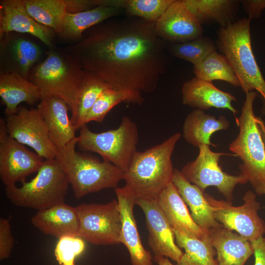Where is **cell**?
<instances>
[{"mask_svg":"<svg viewBox=\"0 0 265 265\" xmlns=\"http://www.w3.org/2000/svg\"><path fill=\"white\" fill-rule=\"evenodd\" d=\"M155 26L136 17L112 18L86 30L65 51L83 70L112 88L130 92L140 105L142 94L154 91L167 69V42Z\"/></svg>","mask_w":265,"mask_h":265,"instance_id":"obj_1","label":"cell"},{"mask_svg":"<svg viewBox=\"0 0 265 265\" xmlns=\"http://www.w3.org/2000/svg\"><path fill=\"white\" fill-rule=\"evenodd\" d=\"M181 137V133L175 132L159 144L136 151L123 180L136 197L157 200L172 182V157Z\"/></svg>","mask_w":265,"mask_h":265,"instance_id":"obj_2","label":"cell"},{"mask_svg":"<svg viewBox=\"0 0 265 265\" xmlns=\"http://www.w3.org/2000/svg\"><path fill=\"white\" fill-rule=\"evenodd\" d=\"M250 23L249 19L243 18L220 27L215 44L232 67L242 91L255 90L265 103V80L253 52Z\"/></svg>","mask_w":265,"mask_h":265,"instance_id":"obj_3","label":"cell"},{"mask_svg":"<svg viewBox=\"0 0 265 265\" xmlns=\"http://www.w3.org/2000/svg\"><path fill=\"white\" fill-rule=\"evenodd\" d=\"M78 137L57 150L56 159L67 176L75 197L79 199L104 189L116 188L124 172L110 162L77 152Z\"/></svg>","mask_w":265,"mask_h":265,"instance_id":"obj_4","label":"cell"},{"mask_svg":"<svg viewBox=\"0 0 265 265\" xmlns=\"http://www.w3.org/2000/svg\"><path fill=\"white\" fill-rule=\"evenodd\" d=\"M84 72L65 50L52 48L46 58L31 69L28 80L42 94L65 101L72 114L77 107Z\"/></svg>","mask_w":265,"mask_h":265,"instance_id":"obj_5","label":"cell"},{"mask_svg":"<svg viewBox=\"0 0 265 265\" xmlns=\"http://www.w3.org/2000/svg\"><path fill=\"white\" fill-rule=\"evenodd\" d=\"M245 94L240 115L235 119L239 132L229 148L241 160L240 174L255 190L265 184V144L253 110L258 93L252 91Z\"/></svg>","mask_w":265,"mask_h":265,"instance_id":"obj_6","label":"cell"},{"mask_svg":"<svg viewBox=\"0 0 265 265\" xmlns=\"http://www.w3.org/2000/svg\"><path fill=\"white\" fill-rule=\"evenodd\" d=\"M22 184L5 187L6 197L15 206L37 211L65 203L69 185L56 159L44 160L35 177Z\"/></svg>","mask_w":265,"mask_h":265,"instance_id":"obj_7","label":"cell"},{"mask_svg":"<svg viewBox=\"0 0 265 265\" xmlns=\"http://www.w3.org/2000/svg\"><path fill=\"white\" fill-rule=\"evenodd\" d=\"M77 145L84 152L100 155L103 160L110 162L124 173L128 169L136 152L138 141L137 125L124 116L116 129L96 133L84 125L80 128Z\"/></svg>","mask_w":265,"mask_h":265,"instance_id":"obj_8","label":"cell"},{"mask_svg":"<svg viewBox=\"0 0 265 265\" xmlns=\"http://www.w3.org/2000/svg\"><path fill=\"white\" fill-rule=\"evenodd\" d=\"M76 208L79 237L94 245L120 243L122 220L117 199L106 204L83 203Z\"/></svg>","mask_w":265,"mask_h":265,"instance_id":"obj_9","label":"cell"},{"mask_svg":"<svg viewBox=\"0 0 265 265\" xmlns=\"http://www.w3.org/2000/svg\"><path fill=\"white\" fill-rule=\"evenodd\" d=\"M198 149L197 158L185 165L181 173L189 182L203 191L209 186H215L227 201L231 202L235 186L247 183V179L240 174L232 175L222 170L219 161L226 154L213 152L209 146L205 145Z\"/></svg>","mask_w":265,"mask_h":265,"instance_id":"obj_10","label":"cell"},{"mask_svg":"<svg viewBox=\"0 0 265 265\" xmlns=\"http://www.w3.org/2000/svg\"><path fill=\"white\" fill-rule=\"evenodd\" d=\"M205 195L214 218L224 227L237 232L250 242L263 237L265 222L258 214L261 207L254 192L246 191L243 197V204L238 207L233 206L231 202Z\"/></svg>","mask_w":265,"mask_h":265,"instance_id":"obj_11","label":"cell"},{"mask_svg":"<svg viewBox=\"0 0 265 265\" xmlns=\"http://www.w3.org/2000/svg\"><path fill=\"white\" fill-rule=\"evenodd\" d=\"M5 121L10 137L31 148L44 160L56 159L57 150L37 107L20 106L15 113L5 116Z\"/></svg>","mask_w":265,"mask_h":265,"instance_id":"obj_12","label":"cell"},{"mask_svg":"<svg viewBox=\"0 0 265 265\" xmlns=\"http://www.w3.org/2000/svg\"><path fill=\"white\" fill-rule=\"evenodd\" d=\"M44 159L24 145L10 137L5 119H0V178L5 187L26 181L37 172Z\"/></svg>","mask_w":265,"mask_h":265,"instance_id":"obj_13","label":"cell"},{"mask_svg":"<svg viewBox=\"0 0 265 265\" xmlns=\"http://www.w3.org/2000/svg\"><path fill=\"white\" fill-rule=\"evenodd\" d=\"M135 204L145 214L148 231V244L154 256H163L178 263L184 253L175 243L173 229L157 200L136 197Z\"/></svg>","mask_w":265,"mask_h":265,"instance_id":"obj_14","label":"cell"},{"mask_svg":"<svg viewBox=\"0 0 265 265\" xmlns=\"http://www.w3.org/2000/svg\"><path fill=\"white\" fill-rule=\"evenodd\" d=\"M158 36L171 44L183 43L203 36V26L183 0H174L155 23Z\"/></svg>","mask_w":265,"mask_h":265,"instance_id":"obj_15","label":"cell"},{"mask_svg":"<svg viewBox=\"0 0 265 265\" xmlns=\"http://www.w3.org/2000/svg\"><path fill=\"white\" fill-rule=\"evenodd\" d=\"M114 191L121 216L120 243L128 250L132 265H153L151 253L142 244L133 214L136 197L126 186Z\"/></svg>","mask_w":265,"mask_h":265,"instance_id":"obj_16","label":"cell"},{"mask_svg":"<svg viewBox=\"0 0 265 265\" xmlns=\"http://www.w3.org/2000/svg\"><path fill=\"white\" fill-rule=\"evenodd\" d=\"M0 37L15 32L27 33L53 48L54 32L34 19L27 11L23 0H2L0 2Z\"/></svg>","mask_w":265,"mask_h":265,"instance_id":"obj_17","label":"cell"},{"mask_svg":"<svg viewBox=\"0 0 265 265\" xmlns=\"http://www.w3.org/2000/svg\"><path fill=\"white\" fill-rule=\"evenodd\" d=\"M37 108L47 125L50 139L57 150L77 137L75 134L77 130L68 116L70 108L63 100L42 94Z\"/></svg>","mask_w":265,"mask_h":265,"instance_id":"obj_18","label":"cell"},{"mask_svg":"<svg viewBox=\"0 0 265 265\" xmlns=\"http://www.w3.org/2000/svg\"><path fill=\"white\" fill-rule=\"evenodd\" d=\"M29 15L40 24L58 34L67 13L96 7L95 0H23Z\"/></svg>","mask_w":265,"mask_h":265,"instance_id":"obj_19","label":"cell"},{"mask_svg":"<svg viewBox=\"0 0 265 265\" xmlns=\"http://www.w3.org/2000/svg\"><path fill=\"white\" fill-rule=\"evenodd\" d=\"M181 92L184 105L203 111L211 108L226 109L235 115V119L237 118L238 111L232 106L236 98L220 90L212 82L195 77L184 83Z\"/></svg>","mask_w":265,"mask_h":265,"instance_id":"obj_20","label":"cell"},{"mask_svg":"<svg viewBox=\"0 0 265 265\" xmlns=\"http://www.w3.org/2000/svg\"><path fill=\"white\" fill-rule=\"evenodd\" d=\"M31 222L42 233L58 239L78 236L80 221L77 209L65 203L37 211Z\"/></svg>","mask_w":265,"mask_h":265,"instance_id":"obj_21","label":"cell"},{"mask_svg":"<svg viewBox=\"0 0 265 265\" xmlns=\"http://www.w3.org/2000/svg\"><path fill=\"white\" fill-rule=\"evenodd\" d=\"M158 204L173 229L202 239L208 234L193 220L186 204L171 182L157 198Z\"/></svg>","mask_w":265,"mask_h":265,"instance_id":"obj_22","label":"cell"},{"mask_svg":"<svg viewBox=\"0 0 265 265\" xmlns=\"http://www.w3.org/2000/svg\"><path fill=\"white\" fill-rule=\"evenodd\" d=\"M218 265H244L253 254L250 242L221 224L208 231Z\"/></svg>","mask_w":265,"mask_h":265,"instance_id":"obj_23","label":"cell"},{"mask_svg":"<svg viewBox=\"0 0 265 265\" xmlns=\"http://www.w3.org/2000/svg\"><path fill=\"white\" fill-rule=\"evenodd\" d=\"M41 96L39 88L28 79L14 72L0 73V96L5 106V116L15 113L22 103L35 104Z\"/></svg>","mask_w":265,"mask_h":265,"instance_id":"obj_24","label":"cell"},{"mask_svg":"<svg viewBox=\"0 0 265 265\" xmlns=\"http://www.w3.org/2000/svg\"><path fill=\"white\" fill-rule=\"evenodd\" d=\"M185 203L189 207L191 216L206 232L221 225L214 217L204 191L189 182L178 169H175L172 180Z\"/></svg>","mask_w":265,"mask_h":265,"instance_id":"obj_25","label":"cell"},{"mask_svg":"<svg viewBox=\"0 0 265 265\" xmlns=\"http://www.w3.org/2000/svg\"><path fill=\"white\" fill-rule=\"evenodd\" d=\"M229 126V121L224 116L216 117L195 109L184 120L182 136L187 143L197 148L203 145L215 146L211 141L212 134L218 131L227 130Z\"/></svg>","mask_w":265,"mask_h":265,"instance_id":"obj_26","label":"cell"},{"mask_svg":"<svg viewBox=\"0 0 265 265\" xmlns=\"http://www.w3.org/2000/svg\"><path fill=\"white\" fill-rule=\"evenodd\" d=\"M198 22L203 25L217 24L225 27L235 22L240 0H183Z\"/></svg>","mask_w":265,"mask_h":265,"instance_id":"obj_27","label":"cell"},{"mask_svg":"<svg viewBox=\"0 0 265 265\" xmlns=\"http://www.w3.org/2000/svg\"><path fill=\"white\" fill-rule=\"evenodd\" d=\"M123 12L124 11L120 8L99 6L78 13H67L58 34L64 39L79 41L88 29L105 21L117 17Z\"/></svg>","mask_w":265,"mask_h":265,"instance_id":"obj_28","label":"cell"},{"mask_svg":"<svg viewBox=\"0 0 265 265\" xmlns=\"http://www.w3.org/2000/svg\"><path fill=\"white\" fill-rule=\"evenodd\" d=\"M2 53H7L10 69L28 79L33 65L39 59L41 49L35 43L22 37H10L9 34L0 37Z\"/></svg>","mask_w":265,"mask_h":265,"instance_id":"obj_29","label":"cell"},{"mask_svg":"<svg viewBox=\"0 0 265 265\" xmlns=\"http://www.w3.org/2000/svg\"><path fill=\"white\" fill-rule=\"evenodd\" d=\"M177 245L185 250L177 265H218L215 250L209 234L200 239L173 229Z\"/></svg>","mask_w":265,"mask_h":265,"instance_id":"obj_30","label":"cell"},{"mask_svg":"<svg viewBox=\"0 0 265 265\" xmlns=\"http://www.w3.org/2000/svg\"><path fill=\"white\" fill-rule=\"evenodd\" d=\"M174 0H100V5L123 9L126 16L156 23Z\"/></svg>","mask_w":265,"mask_h":265,"instance_id":"obj_31","label":"cell"},{"mask_svg":"<svg viewBox=\"0 0 265 265\" xmlns=\"http://www.w3.org/2000/svg\"><path fill=\"white\" fill-rule=\"evenodd\" d=\"M84 71L77 107L70 118L77 130L84 125L86 115L103 92L111 88L97 76Z\"/></svg>","mask_w":265,"mask_h":265,"instance_id":"obj_32","label":"cell"},{"mask_svg":"<svg viewBox=\"0 0 265 265\" xmlns=\"http://www.w3.org/2000/svg\"><path fill=\"white\" fill-rule=\"evenodd\" d=\"M195 77L210 82L226 81L234 86H240L239 81L232 67L220 53L214 51L200 63L193 66Z\"/></svg>","mask_w":265,"mask_h":265,"instance_id":"obj_33","label":"cell"},{"mask_svg":"<svg viewBox=\"0 0 265 265\" xmlns=\"http://www.w3.org/2000/svg\"><path fill=\"white\" fill-rule=\"evenodd\" d=\"M215 43L211 38L202 36L183 43L171 44L168 53L173 56L196 65L211 53L216 51Z\"/></svg>","mask_w":265,"mask_h":265,"instance_id":"obj_34","label":"cell"},{"mask_svg":"<svg viewBox=\"0 0 265 265\" xmlns=\"http://www.w3.org/2000/svg\"><path fill=\"white\" fill-rule=\"evenodd\" d=\"M127 102L136 104L130 92L108 88L104 90L85 116L84 124L91 121L102 122L109 111L118 104Z\"/></svg>","mask_w":265,"mask_h":265,"instance_id":"obj_35","label":"cell"},{"mask_svg":"<svg viewBox=\"0 0 265 265\" xmlns=\"http://www.w3.org/2000/svg\"><path fill=\"white\" fill-rule=\"evenodd\" d=\"M84 239L79 236H65L59 239L54 256L59 265H75L76 258L85 250Z\"/></svg>","mask_w":265,"mask_h":265,"instance_id":"obj_36","label":"cell"},{"mask_svg":"<svg viewBox=\"0 0 265 265\" xmlns=\"http://www.w3.org/2000/svg\"><path fill=\"white\" fill-rule=\"evenodd\" d=\"M14 244L11 226L9 219L0 218V260L8 259Z\"/></svg>","mask_w":265,"mask_h":265,"instance_id":"obj_37","label":"cell"},{"mask_svg":"<svg viewBox=\"0 0 265 265\" xmlns=\"http://www.w3.org/2000/svg\"><path fill=\"white\" fill-rule=\"evenodd\" d=\"M240 3L250 20L260 18L265 9V0H243Z\"/></svg>","mask_w":265,"mask_h":265,"instance_id":"obj_38","label":"cell"},{"mask_svg":"<svg viewBox=\"0 0 265 265\" xmlns=\"http://www.w3.org/2000/svg\"><path fill=\"white\" fill-rule=\"evenodd\" d=\"M250 243L255 256L254 265H265V238L261 237Z\"/></svg>","mask_w":265,"mask_h":265,"instance_id":"obj_39","label":"cell"},{"mask_svg":"<svg viewBox=\"0 0 265 265\" xmlns=\"http://www.w3.org/2000/svg\"><path fill=\"white\" fill-rule=\"evenodd\" d=\"M153 259L158 265H174L168 258L163 256H154Z\"/></svg>","mask_w":265,"mask_h":265,"instance_id":"obj_40","label":"cell"},{"mask_svg":"<svg viewBox=\"0 0 265 265\" xmlns=\"http://www.w3.org/2000/svg\"><path fill=\"white\" fill-rule=\"evenodd\" d=\"M257 122L260 129L263 139L265 144V123L260 117H257Z\"/></svg>","mask_w":265,"mask_h":265,"instance_id":"obj_41","label":"cell"},{"mask_svg":"<svg viewBox=\"0 0 265 265\" xmlns=\"http://www.w3.org/2000/svg\"><path fill=\"white\" fill-rule=\"evenodd\" d=\"M255 190L259 195H265V184L260 186Z\"/></svg>","mask_w":265,"mask_h":265,"instance_id":"obj_42","label":"cell"}]
</instances>
